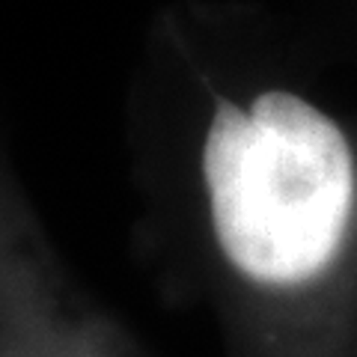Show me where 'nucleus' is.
<instances>
[{
  "mask_svg": "<svg viewBox=\"0 0 357 357\" xmlns=\"http://www.w3.org/2000/svg\"><path fill=\"white\" fill-rule=\"evenodd\" d=\"M211 227L248 280L301 286L340 253L354 211V158L340 126L295 93L244 110L220 98L203 146Z\"/></svg>",
  "mask_w": 357,
  "mask_h": 357,
  "instance_id": "nucleus-1",
  "label": "nucleus"
}]
</instances>
